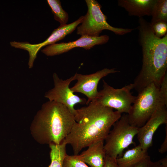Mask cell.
I'll list each match as a JSON object with an SVG mask.
<instances>
[{"label":"cell","mask_w":167,"mask_h":167,"mask_svg":"<svg viewBox=\"0 0 167 167\" xmlns=\"http://www.w3.org/2000/svg\"><path fill=\"white\" fill-rule=\"evenodd\" d=\"M122 114L113 109L92 101L77 109L75 122L63 142L70 145L74 155L91 144L105 141L113 124Z\"/></svg>","instance_id":"1"},{"label":"cell","mask_w":167,"mask_h":167,"mask_svg":"<svg viewBox=\"0 0 167 167\" xmlns=\"http://www.w3.org/2000/svg\"><path fill=\"white\" fill-rule=\"evenodd\" d=\"M139 43L142 52L141 69L133 84L138 92L152 83L160 86L167 70V34L161 38L154 34L149 22L139 18Z\"/></svg>","instance_id":"2"},{"label":"cell","mask_w":167,"mask_h":167,"mask_svg":"<svg viewBox=\"0 0 167 167\" xmlns=\"http://www.w3.org/2000/svg\"><path fill=\"white\" fill-rule=\"evenodd\" d=\"M76 121L74 115L64 105L54 101L45 102L31 124V133L41 144H59L71 132Z\"/></svg>","instance_id":"3"},{"label":"cell","mask_w":167,"mask_h":167,"mask_svg":"<svg viewBox=\"0 0 167 167\" xmlns=\"http://www.w3.org/2000/svg\"><path fill=\"white\" fill-rule=\"evenodd\" d=\"M160 86L152 83L138 92L129 113V123L139 128L142 126L160 107L167 106L161 98Z\"/></svg>","instance_id":"4"},{"label":"cell","mask_w":167,"mask_h":167,"mask_svg":"<svg viewBox=\"0 0 167 167\" xmlns=\"http://www.w3.org/2000/svg\"><path fill=\"white\" fill-rule=\"evenodd\" d=\"M88 10L83 16L81 24L77 27V34L97 37L104 30L112 32L116 35H123L132 32L134 29L113 27L107 22V17L102 12L101 6L95 0H86Z\"/></svg>","instance_id":"5"},{"label":"cell","mask_w":167,"mask_h":167,"mask_svg":"<svg viewBox=\"0 0 167 167\" xmlns=\"http://www.w3.org/2000/svg\"><path fill=\"white\" fill-rule=\"evenodd\" d=\"M105 139L104 149L106 155L115 159L122 155L124 150L134 143L138 127L129 122L127 114H124L113 125Z\"/></svg>","instance_id":"6"},{"label":"cell","mask_w":167,"mask_h":167,"mask_svg":"<svg viewBox=\"0 0 167 167\" xmlns=\"http://www.w3.org/2000/svg\"><path fill=\"white\" fill-rule=\"evenodd\" d=\"M103 82V89L98 91L97 97L92 101L115 109L121 114H129L136 98L131 92V90L134 89L133 83L120 88L115 89L104 79Z\"/></svg>","instance_id":"7"},{"label":"cell","mask_w":167,"mask_h":167,"mask_svg":"<svg viewBox=\"0 0 167 167\" xmlns=\"http://www.w3.org/2000/svg\"><path fill=\"white\" fill-rule=\"evenodd\" d=\"M54 87L47 92L45 96L49 101H54L66 106L75 116L76 109L74 106L77 104H86L87 101L74 94L70 84L75 80V75L66 80L60 79L58 75L54 73L53 76Z\"/></svg>","instance_id":"8"},{"label":"cell","mask_w":167,"mask_h":167,"mask_svg":"<svg viewBox=\"0 0 167 167\" xmlns=\"http://www.w3.org/2000/svg\"><path fill=\"white\" fill-rule=\"evenodd\" d=\"M83 16L69 24L61 25L54 29L50 36L43 42L37 44H32L27 42L12 41L11 46L15 48L27 50L29 54L28 65L29 68H32L37 54L43 47L51 45L62 40L67 35L72 33L82 22Z\"/></svg>","instance_id":"9"},{"label":"cell","mask_w":167,"mask_h":167,"mask_svg":"<svg viewBox=\"0 0 167 167\" xmlns=\"http://www.w3.org/2000/svg\"><path fill=\"white\" fill-rule=\"evenodd\" d=\"M119 72L114 68H105L89 75L76 73L75 75L77 82L71 89L73 92H79L85 95L88 98L86 104L88 105L97 97V86L100 80L109 74Z\"/></svg>","instance_id":"10"},{"label":"cell","mask_w":167,"mask_h":167,"mask_svg":"<svg viewBox=\"0 0 167 167\" xmlns=\"http://www.w3.org/2000/svg\"><path fill=\"white\" fill-rule=\"evenodd\" d=\"M109 40V36L106 35L97 37L82 36L75 41L46 46L41 51L47 56H54L67 52L75 47H82L88 50L96 45L105 44Z\"/></svg>","instance_id":"11"},{"label":"cell","mask_w":167,"mask_h":167,"mask_svg":"<svg viewBox=\"0 0 167 167\" xmlns=\"http://www.w3.org/2000/svg\"><path fill=\"white\" fill-rule=\"evenodd\" d=\"M163 124H167V106L157 109L147 122L139 128L137 134L139 145L142 148L147 151L152 145L154 134Z\"/></svg>","instance_id":"12"},{"label":"cell","mask_w":167,"mask_h":167,"mask_svg":"<svg viewBox=\"0 0 167 167\" xmlns=\"http://www.w3.org/2000/svg\"><path fill=\"white\" fill-rule=\"evenodd\" d=\"M104 144V141L94 143L80 154L75 155L91 167H103L106 156Z\"/></svg>","instance_id":"13"},{"label":"cell","mask_w":167,"mask_h":167,"mask_svg":"<svg viewBox=\"0 0 167 167\" xmlns=\"http://www.w3.org/2000/svg\"><path fill=\"white\" fill-rule=\"evenodd\" d=\"M156 0H118V6L123 8L128 15L139 18L151 16Z\"/></svg>","instance_id":"14"},{"label":"cell","mask_w":167,"mask_h":167,"mask_svg":"<svg viewBox=\"0 0 167 167\" xmlns=\"http://www.w3.org/2000/svg\"><path fill=\"white\" fill-rule=\"evenodd\" d=\"M148 156L147 151L143 150L139 144L127 150L122 157L117 158L116 161L119 167H134Z\"/></svg>","instance_id":"15"},{"label":"cell","mask_w":167,"mask_h":167,"mask_svg":"<svg viewBox=\"0 0 167 167\" xmlns=\"http://www.w3.org/2000/svg\"><path fill=\"white\" fill-rule=\"evenodd\" d=\"M49 145L51 163L48 167H63L64 159L67 154L66 144L63 141L59 144L51 143Z\"/></svg>","instance_id":"16"},{"label":"cell","mask_w":167,"mask_h":167,"mask_svg":"<svg viewBox=\"0 0 167 167\" xmlns=\"http://www.w3.org/2000/svg\"><path fill=\"white\" fill-rule=\"evenodd\" d=\"M151 16V24L160 21L167 22V0H156Z\"/></svg>","instance_id":"17"},{"label":"cell","mask_w":167,"mask_h":167,"mask_svg":"<svg viewBox=\"0 0 167 167\" xmlns=\"http://www.w3.org/2000/svg\"><path fill=\"white\" fill-rule=\"evenodd\" d=\"M47 2L51 8L54 19L58 22L61 25L67 24L69 15L63 9L59 0H47Z\"/></svg>","instance_id":"18"},{"label":"cell","mask_w":167,"mask_h":167,"mask_svg":"<svg viewBox=\"0 0 167 167\" xmlns=\"http://www.w3.org/2000/svg\"><path fill=\"white\" fill-rule=\"evenodd\" d=\"M134 167H167V161L165 158H162L160 160L152 161L148 155Z\"/></svg>","instance_id":"19"},{"label":"cell","mask_w":167,"mask_h":167,"mask_svg":"<svg viewBox=\"0 0 167 167\" xmlns=\"http://www.w3.org/2000/svg\"><path fill=\"white\" fill-rule=\"evenodd\" d=\"M63 167H89L85 163L79 159L75 155L65 156Z\"/></svg>","instance_id":"20"},{"label":"cell","mask_w":167,"mask_h":167,"mask_svg":"<svg viewBox=\"0 0 167 167\" xmlns=\"http://www.w3.org/2000/svg\"><path fill=\"white\" fill-rule=\"evenodd\" d=\"M151 25L155 35L157 37L161 38L167 34V22L159 21Z\"/></svg>","instance_id":"21"},{"label":"cell","mask_w":167,"mask_h":167,"mask_svg":"<svg viewBox=\"0 0 167 167\" xmlns=\"http://www.w3.org/2000/svg\"><path fill=\"white\" fill-rule=\"evenodd\" d=\"M159 92L164 102L167 105V74L164 77L160 85Z\"/></svg>","instance_id":"22"},{"label":"cell","mask_w":167,"mask_h":167,"mask_svg":"<svg viewBox=\"0 0 167 167\" xmlns=\"http://www.w3.org/2000/svg\"><path fill=\"white\" fill-rule=\"evenodd\" d=\"M103 167H119L116 159L106 155Z\"/></svg>","instance_id":"23"},{"label":"cell","mask_w":167,"mask_h":167,"mask_svg":"<svg viewBox=\"0 0 167 167\" xmlns=\"http://www.w3.org/2000/svg\"><path fill=\"white\" fill-rule=\"evenodd\" d=\"M166 135L163 142L161 146L158 151L161 153H164L167 151V124L165 127Z\"/></svg>","instance_id":"24"}]
</instances>
